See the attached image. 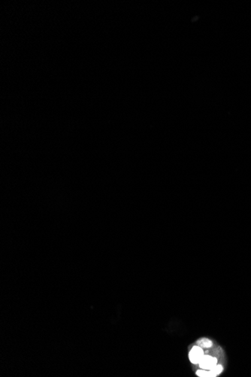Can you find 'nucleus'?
<instances>
[{"label": "nucleus", "mask_w": 251, "mask_h": 377, "mask_svg": "<svg viewBox=\"0 0 251 377\" xmlns=\"http://www.w3.org/2000/svg\"><path fill=\"white\" fill-rule=\"evenodd\" d=\"M217 360L216 358L212 357L211 355H205L202 357L201 360L199 362V367L203 370H209L214 368L217 365Z\"/></svg>", "instance_id": "f257e3e1"}, {"label": "nucleus", "mask_w": 251, "mask_h": 377, "mask_svg": "<svg viewBox=\"0 0 251 377\" xmlns=\"http://www.w3.org/2000/svg\"><path fill=\"white\" fill-rule=\"evenodd\" d=\"M204 356L203 349L199 346H195L193 347L189 354V358L190 361L193 364H199L202 357Z\"/></svg>", "instance_id": "f03ea898"}, {"label": "nucleus", "mask_w": 251, "mask_h": 377, "mask_svg": "<svg viewBox=\"0 0 251 377\" xmlns=\"http://www.w3.org/2000/svg\"><path fill=\"white\" fill-rule=\"evenodd\" d=\"M197 344L198 346H199L200 347L205 348H211L212 346V345H213L212 342L210 340H208V339H207V338H203V339L199 340V341L197 342Z\"/></svg>", "instance_id": "7ed1b4c3"}, {"label": "nucleus", "mask_w": 251, "mask_h": 377, "mask_svg": "<svg viewBox=\"0 0 251 377\" xmlns=\"http://www.w3.org/2000/svg\"><path fill=\"white\" fill-rule=\"evenodd\" d=\"M196 374L197 376L200 377H214L217 376V375L214 373H213L211 370H198L196 372Z\"/></svg>", "instance_id": "20e7f679"}, {"label": "nucleus", "mask_w": 251, "mask_h": 377, "mask_svg": "<svg viewBox=\"0 0 251 377\" xmlns=\"http://www.w3.org/2000/svg\"><path fill=\"white\" fill-rule=\"evenodd\" d=\"M211 370L213 373H214L217 376V375H219V374H220V373H222L223 370V367L222 365L217 364L216 366H215V367H214L213 369H211Z\"/></svg>", "instance_id": "39448f33"}]
</instances>
